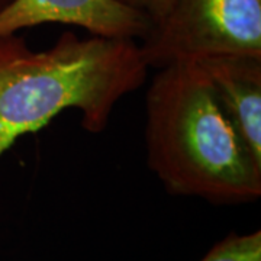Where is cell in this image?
<instances>
[{
    "label": "cell",
    "instance_id": "1",
    "mask_svg": "<svg viewBox=\"0 0 261 261\" xmlns=\"http://www.w3.org/2000/svg\"><path fill=\"white\" fill-rule=\"evenodd\" d=\"M148 70L135 39L65 31L51 48L34 51L18 34L0 37V157L68 109L82 113L87 132L100 134Z\"/></svg>",
    "mask_w": 261,
    "mask_h": 261
},
{
    "label": "cell",
    "instance_id": "2",
    "mask_svg": "<svg viewBox=\"0 0 261 261\" xmlns=\"http://www.w3.org/2000/svg\"><path fill=\"white\" fill-rule=\"evenodd\" d=\"M147 161L170 193L214 203L261 195V161L196 61L159 68L147 92Z\"/></svg>",
    "mask_w": 261,
    "mask_h": 261
},
{
    "label": "cell",
    "instance_id": "3",
    "mask_svg": "<svg viewBox=\"0 0 261 261\" xmlns=\"http://www.w3.org/2000/svg\"><path fill=\"white\" fill-rule=\"evenodd\" d=\"M140 48L157 70L225 54L261 57V0H171Z\"/></svg>",
    "mask_w": 261,
    "mask_h": 261
},
{
    "label": "cell",
    "instance_id": "4",
    "mask_svg": "<svg viewBox=\"0 0 261 261\" xmlns=\"http://www.w3.org/2000/svg\"><path fill=\"white\" fill-rule=\"evenodd\" d=\"M44 23L86 29L90 35L144 39L152 19L121 0H10L0 9V37Z\"/></svg>",
    "mask_w": 261,
    "mask_h": 261
},
{
    "label": "cell",
    "instance_id": "5",
    "mask_svg": "<svg viewBox=\"0 0 261 261\" xmlns=\"http://www.w3.org/2000/svg\"><path fill=\"white\" fill-rule=\"evenodd\" d=\"M196 63L245 144L261 161V57L225 54Z\"/></svg>",
    "mask_w": 261,
    "mask_h": 261
},
{
    "label": "cell",
    "instance_id": "6",
    "mask_svg": "<svg viewBox=\"0 0 261 261\" xmlns=\"http://www.w3.org/2000/svg\"><path fill=\"white\" fill-rule=\"evenodd\" d=\"M200 261H261V232L231 233L215 244Z\"/></svg>",
    "mask_w": 261,
    "mask_h": 261
},
{
    "label": "cell",
    "instance_id": "7",
    "mask_svg": "<svg viewBox=\"0 0 261 261\" xmlns=\"http://www.w3.org/2000/svg\"><path fill=\"white\" fill-rule=\"evenodd\" d=\"M121 2L145 12L152 19V22H157L159 19L163 18L171 5V0H121Z\"/></svg>",
    "mask_w": 261,
    "mask_h": 261
},
{
    "label": "cell",
    "instance_id": "8",
    "mask_svg": "<svg viewBox=\"0 0 261 261\" xmlns=\"http://www.w3.org/2000/svg\"><path fill=\"white\" fill-rule=\"evenodd\" d=\"M10 0H0V9L3 8V6H6L8 3H9Z\"/></svg>",
    "mask_w": 261,
    "mask_h": 261
}]
</instances>
